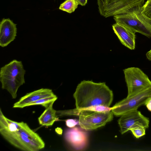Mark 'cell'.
Here are the masks:
<instances>
[{"instance_id":"20","label":"cell","mask_w":151,"mask_h":151,"mask_svg":"<svg viewBox=\"0 0 151 151\" xmlns=\"http://www.w3.org/2000/svg\"><path fill=\"white\" fill-rule=\"evenodd\" d=\"M145 105L149 111H151V98L146 102Z\"/></svg>"},{"instance_id":"12","label":"cell","mask_w":151,"mask_h":151,"mask_svg":"<svg viewBox=\"0 0 151 151\" xmlns=\"http://www.w3.org/2000/svg\"><path fill=\"white\" fill-rule=\"evenodd\" d=\"M112 28L122 44L131 50L135 48V33L125 27L116 23Z\"/></svg>"},{"instance_id":"2","label":"cell","mask_w":151,"mask_h":151,"mask_svg":"<svg viewBox=\"0 0 151 151\" xmlns=\"http://www.w3.org/2000/svg\"><path fill=\"white\" fill-rule=\"evenodd\" d=\"M0 132L10 143L26 151H38L43 147L37 143L20 132L16 129L14 121L6 117L0 109Z\"/></svg>"},{"instance_id":"15","label":"cell","mask_w":151,"mask_h":151,"mask_svg":"<svg viewBox=\"0 0 151 151\" xmlns=\"http://www.w3.org/2000/svg\"><path fill=\"white\" fill-rule=\"evenodd\" d=\"M78 5L79 4L76 0H66L60 5L59 9L71 13L75 11Z\"/></svg>"},{"instance_id":"4","label":"cell","mask_w":151,"mask_h":151,"mask_svg":"<svg viewBox=\"0 0 151 151\" xmlns=\"http://www.w3.org/2000/svg\"><path fill=\"white\" fill-rule=\"evenodd\" d=\"M26 71L21 61L14 60L1 68L0 81L3 89H6L13 99L17 97L19 87L25 83Z\"/></svg>"},{"instance_id":"10","label":"cell","mask_w":151,"mask_h":151,"mask_svg":"<svg viewBox=\"0 0 151 151\" xmlns=\"http://www.w3.org/2000/svg\"><path fill=\"white\" fill-rule=\"evenodd\" d=\"M82 129L81 127H75L67 129L65 132V140L77 150H84L88 145L87 133Z\"/></svg>"},{"instance_id":"18","label":"cell","mask_w":151,"mask_h":151,"mask_svg":"<svg viewBox=\"0 0 151 151\" xmlns=\"http://www.w3.org/2000/svg\"><path fill=\"white\" fill-rule=\"evenodd\" d=\"M142 13L151 19V0H147L142 6Z\"/></svg>"},{"instance_id":"21","label":"cell","mask_w":151,"mask_h":151,"mask_svg":"<svg viewBox=\"0 0 151 151\" xmlns=\"http://www.w3.org/2000/svg\"><path fill=\"white\" fill-rule=\"evenodd\" d=\"M79 4L82 6H85L87 3L88 0H76Z\"/></svg>"},{"instance_id":"14","label":"cell","mask_w":151,"mask_h":151,"mask_svg":"<svg viewBox=\"0 0 151 151\" xmlns=\"http://www.w3.org/2000/svg\"><path fill=\"white\" fill-rule=\"evenodd\" d=\"M55 102L50 103L45 107V109L38 118L40 124L45 126H52L54 122L58 120L56 111L53 108Z\"/></svg>"},{"instance_id":"16","label":"cell","mask_w":151,"mask_h":151,"mask_svg":"<svg viewBox=\"0 0 151 151\" xmlns=\"http://www.w3.org/2000/svg\"><path fill=\"white\" fill-rule=\"evenodd\" d=\"M57 97L55 95L42 98L36 101L31 103L28 104L27 106L41 105L45 107H46L49 104L52 102H55L57 99Z\"/></svg>"},{"instance_id":"6","label":"cell","mask_w":151,"mask_h":151,"mask_svg":"<svg viewBox=\"0 0 151 151\" xmlns=\"http://www.w3.org/2000/svg\"><path fill=\"white\" fill-rule=\"evenodd\" d=\"M151 98V86L116 103L111 111L117 116L137 110Z\"/></svg>"},{"instance_id":"17","label":"cell","mask_w":151,"mask_h":151,"mask_svg":"<svg viewBox=\"0 0 151 151\" xmlns=\"http://www.w3.org/2000/svg\"><path fill=\"white\" fill-rule=\"evenodd\" d=\"M146 129L143 126H138L131 128L130 130L136 138H139L145 134Z\"/></svg>"},{"instance_id":"7","label":"cell","mask_w":151,"mask_h":151,"mask_svg":"<svg viewBox=\"0 0 151 151\" xmlns=\"http://www.w3.org/2000/svg\"><path fill=\"white\" fill-rule=\"evenodd\" d=\"M145 0H97L99 12L105 17L125 13L132 8L143 5Z\"/></svg>"},{"instance_id":"11","label":"cell","mask_w":151,"mask_h":151,"mask_svg":"<svg viewBox=\"0 0 151 151\" xmlns=\"http://www.w3.org/2000/svg\"><path fill=\"white\" fill-rule=\"evenodd\" d=\"M17 24L9 19H3L0 23V45L7 46L17 36Z\"/></svg>"},{"instance_id":"1","label":"cell","mask_w":151,"mask_h":151,"mask_svg":"<svg viewBox=\"0 0 151 151\" xmlns=\"http://www.w3.org/2000/svg\"><path fill=\"white\" fill-rule=\"evenodd\" d=\"M73 96L76 108L82 109L98 105L110 107L114 95L105 82L83 80L77 86Z\"/></svg>"},{"instance_id":"22","label":"cell","mask_w":151,"mask_h":151,"mask_svg":"<svg viewBox=\"0 0 151 151\" xmlns=\"http://www.w3.org/2000/svg\"><path fill=\"white\" fill-rule=\"evenodd\" d=\"M147 58L150 61H151V49L148 51L146 54Z\"/></svg>"},{"instance_id":"9","label":"cell","mask_w":151,"mask_h":151,"mask_svg":"<svg viewBox=\"0 0 151 151\" xmlns=\"http://www.w3.org/2000/svg\"><path fill=\"white\" fill-rule=\"evenodd\" d=\"M120 132L123 134L134 127L142 126L146 129L149 127V119L137 110L131 111L120 116L118 120Z\"/></svg>"},{"instance_id":"5","label":"cell","mask_w":151,"mask_h":151,"mask_svg":"<svg viewBox=\"0 0 151 151\" xmlns=\"http://www.w3.org/2000/svg\"><path fill=\"white\" fill-rule=\"evenodd\" d=\"M61 114L62 116H78L79 125L81 128L86 131L94 130L104 126L113 120L114 115L111 111L98 112L76 108L62 110Z\"/></svg>"},{"instance_id":"19","label":"cell","mask_w":151,"mask_h":151,"mask_svg":"<svg viewBox=\"0 0 151 151\" xmlns=\"http://www.w3.org/2000/svg\"><path fill=\"white\" fill-rule=\"evenodd\" d=\"M66 125L68 127L72 128L78 124L79 120L76 119H68L65 120Z\"/></svg>"},{"instance_id":"13","label":"cell","mask_w":151,"mask_h":151,"mask_svg":"<svg viewBox=\"0 0 151 151\" xmlns=\"http://www.w3.org/2000/svg\"><path fill=\"white\" fill-rule=\"evenodd\" d=\"M54 95L52 90L42 88L27 93L14 103L13 107L22 108L31 103Z\"/></svg>"},{"instance_id":"3","label":"cell","mask_w":151,"mask_h":151,"mask_svg":"<svg viewBox=\"0 0 151 151\" xmlns=\"http://www.w3.org/2000/svg\"><path fill=\"white\" fill-rule=\"evenodd\" d=\"M139 5L127 12L114 16L116 23L130 30L151 38V19L143 14L142 6Z\"/></svg>"},{"instance_id":"8","label":"cell","mask_w":151,"mask_h":151,"mask_svg":"<svg viewBox=\"0 0 151 151\" xmlns=\"http://www.w3.org/2000/svg\"><path fill=\"white\" fill-rule=\"evenodd\" d=\"M123 71L128 89L127 97L151 86V81L148 76L139 68L129 67L123 70Z\"/></svg>"}]
</instances>
